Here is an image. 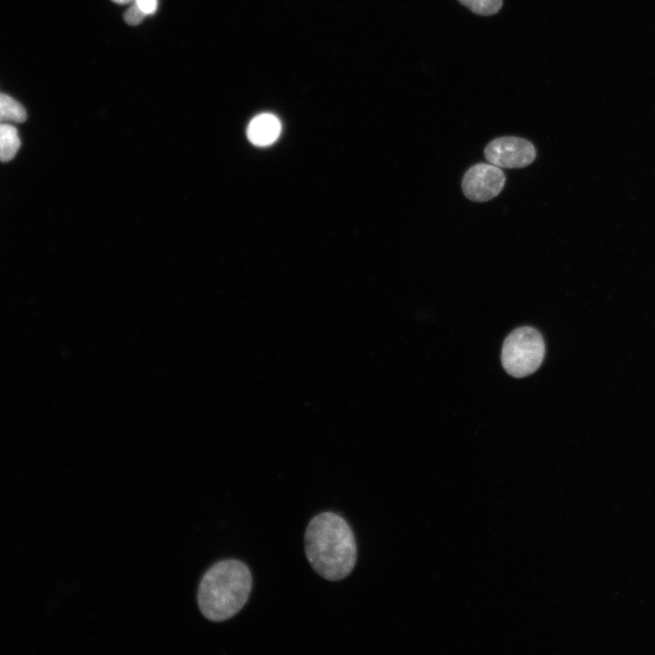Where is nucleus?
<instances>
[{
	"mask_svg": "<svg viewBox=\"0 0 655 655\" xmlns=\"http://www.w3.org/2000/svg\"><path fill=\"white\" fill-rule=\"evenodd\" d=\"M305 552L313 569L329 581L347 578L357 562V543L350 526L330 511L321 512L309 521Z\"/></svg>",
	"mask_w": 655,
	"mask_h": 655,
	"instance_id": "nucleus-1",
	"label": "nucleus"
},
{
	"mask_svg": "<svg viewBox=\"0 0 655 655\" xmlns=\"http://www.w3.org/2000/svg\"><path fill=\"white\" fill-rule=\"evenodd\" d=\"M460 4L480 15H491L499 11L502 0H458Z\"/></svg>",
	"mask_w": 655,
	"mask_h": 655,
	"instance_id": "nucleus-9",
	"label": "nucleus"
},
{
	"mask_svg": "<svg viewBox=\"0 0 655 655\" xmlns=\"http://www.w3.org/2000/svg\"><path fill=\"white\" fill-rule=\"evenodd\" d=\"M146 16L135 3L124 14L125 21L131 25L140 24Z\"/></svg>",
	"mask_w": 655,
	"mask_h": 655,
	"instance_id": "nucleus-10",
	"label": "nucleus"
},
{
	"mask_svg": "<svg viewBox=\"0 0 655 655\" xmlns=\"http://www.w3.org/2000/svg\"><path fill=\"white\" fill-rule=\"evenodd\" d=\"M113 2L119 4V5H126L133 2L134 0H112Z\"/></svg>",
	"mask_w": 655,
	"mask_h": 655,
	"instance_id": "nucleus-12",
	"label": "nucleus"
},
{
	"mask_svg": "<svg viewBox=\"0 0 655 655\" xmlns=\"http://www.w3.org/2000/svg\"><path fill=\"white\" fill-rule=\"evenodd\" d=\"M25 107L12 96L0 93V123H22L26 120Z\"/></svg>",
	"mask_w": 655,
	"mask_h": 655,
	"instance_id": "nucleus-8",
	"label": "nucleus"
},
{
	"mask_svg": "<svg viewBox=\"0 0 655 655\" xmlns=\"http://www.w3.org/2000/svg\"><path fill=\"white\" fill-rule=\"evenodd\" d=\"M280 133L281 123L275 115L270 113H262L253 117L247 129L248 140L258 146L273 144Z\"/></svg>",
	"mask_w": 655,
	"mask_h": 655,
	"instance_id": "nucleus-6",
	"label": "nucleus"
},
{
	"mask_svg": "<svg viewBox=\"0 0 655 655\" xmlns=\"http://www.w3.org/2000/svg\"><path fill=\"white\" fill-rule=\"evenodd\" d=\"M252 589L248 567L237 559L214 564L203 576L197 593L202 614L211 621L235 616L247 603Z\"/></svg>",
	"mask_w": 655,
	"mask_h": 655,
	"instance_id": "nucleus-2",
	"label": "nucleus"
},
{
	"mask_svg": "<svg viewBox=\"0 0 655 655\" xmlns=\"http://www.w3.org/2000/svg\"><path fill=\"white\" fill-rule=\"evenodd\" d=\"M505 175L500 167L479 163L465 173L461 187L464 195L474 202H486L497 196L504 187Z\"/></svg>",
	"mask_w": 655,
	"mask_h": 655,
	"instance_id": "nucleus-5",
	"label": "nucleus"
},
{
	"mask_svg": "<svg viewBox=\"0 0 655 655\" xmlns=\"http://www.w3.org/2000/svg\"><path fill=\"white\" fill-rule=\"evenodd\" d=\"M133 3H135L146 15L155 14L158 6V0H134Z\"/></svg>",
	"mask_w": 655,
	"mask_h": 655,
	"instance_id": "nucleus-11",
	"label": "nucleus"
},
{
	"mask_svg": "<svg viewBox=\"0 0 655 655\" xmlns=\"http://www.w3.org/2000/svg\"><path fill=\"white\" fill-rule=\"evenodd\" d=\"M544 356L545 343L540 333L531 327H520L504 340L501 362L510 376L523 378L539 368Z\"/></svg>",
	"mask_w": 655,
	"mask_h": 655,
	"instance_id": "nucleus-3",
	"label": "nucleus"
},
{
	"mask_svg": "<svg viewBox=\"0 0 655 655\" xmlns=\"http://www.w3.org/2000/svg\"><path fill=\"white\" fill-rule=\"evenodd\" d=\"M486 159L492 165L504 168H521L536 158V149L531 142L516 136L498 137L484 149Z\"/></svg>",
	"mask_w": 655,
	"mask_h": 655,
	"instance_id": "nucleus-4",
	"label": "nucleus"
},
{
	"mask_svg": "<svg viewBox=\"0 0 655 655\" xmlns=\"http://www.w3.org/2000/svg\"><path fill=\"white\" fill-rule=\"evenodd\" d=\"M21 146L18 131L11 124L0 123V161L12 160Z\"/></svg>",
	"mask_w": 655,
	"mask_h": 655,
	"instance_id": "nucleus-7",
	"label": "nucleus"
}]
</instances>
